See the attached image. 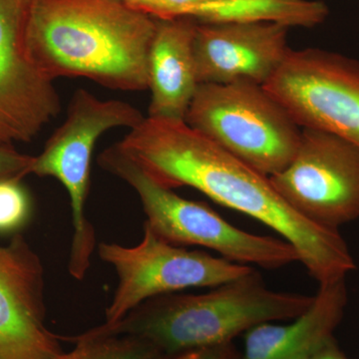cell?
<instances>
[{
    "instance_id": "1",
    "label": "cell",
    "mask_w": 359,
    "mask_h": 359,
    "mask_svg": "<svg viewBox=\"0 0 359 359\" xmlns=\"http://www.w3.org/2000/svg\"><path fill=\"white\" fill-rule=\"evenodd\" d=\"M118 148L166 188L192 187L218 204L257 219L297 250L316 282L346 280L355 269L339 231L294 211L269 177L179 120L145 118Z\"/></svg>"
},
{
    "instance_id": "2",
    "label": "cell",
    "mask_w": 359,
    "mask_h": 359,
    "mask_svg": "<svg viewBox=\"0 0 359 359\" xmlns=\"http://www.w3.org/2000/svg\"><path fill=\"white\" fill-rule=\"evenodd\" d=\"M157 27L150 14L120 0H30L28 57L42 76L85 77L110 89L149 86Z\"/></svg>"
},
{
    "instance_id": "3",
    "label": "cell",
    "mask_w": 359,
    "mask_h": 359,
    "mask_svg": "<svg viewBox=\"0 0 359 359\" xmlns=\"http://www.w3.org/2000/svg\"><path fill=\"white\" fill-rule=\"evenodd\" d=\"M314 297L271 290L252 271L203 294H164L144 302L108 332L147 340L169 355L230 344L256 325L294 320Z\"/></svg>"
},
{
    "instance_id": "4",
    "label": "cell",
    "mask_w": 359,
    "mask_h": 359,
    "mask_svg": "<svg viewBox=\"0 0 359 359\" xmlns=\"http://www.w3.org/2000/svg\"><path fill=\"white\" fill-rule=\"evenodd\" d=\"M98 163L136 191L147 216L144 224L170 244L200 245L233 263L264 269H280L299 262L297 250L287 241L241 230L207 205L177 195L117 145L104 151Z\"/></svg>"
},
{
    "instance_id": "5",
    "label": "cell",
    "mask_w": 359,
    "mask_h": 359,
    "mask_svg": "<svg viewBox=\"0 0 359 359\" xmlns=\"http://www.w3.org/2000/svg\"><path fill=\"white\" fill-rule=\"evenodd\" d=\"M185 122L266 177L290 164L301 141V127L257 84H199Z\"/></svg>"
},
{
    "instance_id": "6",
    "label": "cell",
    "mask_w": 359,
    "mask_h": 359,
    "mask_svg": "<svg viewBox=\"0 0 359 359\" xmlns=\"http://www.w3.org/2000/svg\"><path fill=\"white\" fill-rule=\"evenodd\" d=\"M144 119L140 111L129 103L100 100L87 90H77L71 99L65 123L28 169V175L58 180L69 195L74 233L68 269L76 280L86 275L96 243L95 231L85 212L96 142L108 130L118 127L131 130Z\"/></svg>"
},
{
    "instance_id": "7",
    "label": "cell",
    "mask_w": 359,
    "mask_h": 359,
    "mask_svg": "<svg viewBox=\"0 0 359 359\" xmlns=\"http://www.w3.org/2000/svg\"><path fill=\"white\" fill-rule=\"evenodd\" d=\"M99 257L114 268L118 285L106 309V325H114L144 302L189 287H216L249 275L254 269L172 245L144 224L135 247L101 243Z\"/></svg>"
},
{
    "instance_id": "8",
    "label": "cell",
    "mask_w": 359,
    "mask_h": 359,
    "mask_svg": "<svg viewBox=\"0 0 359 359\" xmlns=\"http://www.w3.org/2000/svg\"><path fill=\"white\" fill-rule=\"evenodd\" d=\"M264 87L301 128L337 135L359 148L358 59L325 49H290Z\"/></svg>"
},
{
    "instance_id": "9",
    "label": "cell",
    "mask_w": 359,
    "mask_h": 359,
    "mask_svg": "<svg viewBox=\"0 0 359 359\" xmlns=\"http://www.w3.org/2000/svg\"><path fill=\"white\" fill-rule=\"evenodd\" d=\"M304 218L327 228L359 219V148L328 132L304 128L289 165L269 177Z\"/></svg>"
},
{
    "instance_id": "10",
    "label": "cell",
    "mask_w": 359,
    "mask_h": 359,
    "mask_svg": "<svg viewBox=\"0 0 359 359\" xmlns=\"http://www.w3.org/2000/svg\"><path fill=\"white\" fill-rule=\"evenodd\" d=\"M30 0H0V143L30 142L60 111L53 82L26 50Z\"/></svg>"
},
{
    "instance_id": "11",
    "label": "cell",
    "mask_w": 359,
    "mask_h": 359,
    "mask_svg": "<svg viewBox=\"0 0 359 359\" xmlns=\"http://www.w3.org/2000/svg\"><path fill=\"white\" fill-rule=\"evenodd\" d=\"M45 318L43 266L15 235L0 245V359H59V337Z\"/></svg>"
},
{
    "instance_id": "12",
    "label": "cell",
    "mask_w": 359,
    "mask_h": 359,
    "mask_svg": "<svg viewBox=\"0 0 359 359\" xmlns=\"http://www.w3.org/2000/svg\"><path fill=\"white\" fill-rule=\"evenodd\" d=\"M287 32L278 23L201 22L194 36L198 82L264 86L290 51Z\"/></svg>"
},
{
    "instance_id": "13",
    "label": "cell",
    "mask_w": 359,
    "mask_h": 359,
    "mask_svg": "<svg viewBox=\"0 0 359 359\" xmlns=\"http://www.w3.org/2000/svg\"><path fill=\"white\" fill-rule=\"evenodd\" d=\"M191 18L158 20L149 54V117L185 121L199 82Z\"/></svg>"
},
{
    "instance_id": "14",
    "label": "cell",
    "mask_w": 359,
    "mask_h": 359,
    "mask_svg": "<svg viewBox=\"0 0 359 359\" xmlns=\"http://www.w3.org/2000/svg\"><path fill=\"white\" fill-rule=\"evenodd\" d=\"M346 304V280L321 283L313 304L292 323H264L248 330L240 359L311 358L334 339Z\"/></svg>"
},
{
    "instance_id": "15",
    "label": "cell",
    "mask_w": 359,
    "mask_h": 359,
    "mask_svg": "<svg viewBox=\"0 0 359 359\" xmlns=\"http://www.w3.org/2000/svg\"><path fill=\"white\" fill-rule=\"evenodd\" d=\"M328 7L318 0H212L188 7L178 18L203 23L271 22L314 27L327 20Z\"/></svg>"
},
{
    "instance_id": "16",
    "label": "cell",
    "mask_w": 359,
    "mask_h": 359,
    "mask_svg": "<svg viewBox=\"0 0 359 359\" xmlns=\"http://www.w3.org/2000/svg\"><path fill=\"white\" fill-rule=\"evenodd\" d=\"M74 348L59 359H158L163 355L157 347L140 337L117 334L101 327L72 339Z\"/></svg>"
},
{
    "instance_id": "17",
    "label": "cell",
    "mask_w": 359,
    "mask_h": 359,
    "mask_svg": "<svg viewBox=\"0 0 359 359\" xmlns=\"http://www.w3.org/2000/svg\"><path fill=\"white\" fill-rule=\"evenodd\" d=\"M21 180L0 179V233L21 230L32 216V199Z\"/></svg>"
},
{
    "instance_id": "18",
    "label": "cell",
    "mask_w": 359,
    "mask_h": 359,
    "mask_svg": "<svg viewBox=\"0 0 359 359\" xmlns=\"http://www.w3.org/2000/svg\"><path fill=\"white\" fill-rule=\"evenodd\" d=\"M33 159L32 156L21 154L11 144L0 143V179L8 177L25 178Z\"/></svg>"
},
{
    "instance_id": "19",
    "label": "cell",
    "mask_w": 359,
    "mask_h": 359,
    "mask_svg": "<svg viewBox=\"0 0 359 359\" xmlns=\"http://www.w3.org/2000/svg\"><path fill=\"white\" fill-rule=\"evenodd\" d=\"M240 355L241 353L233 346V342H230L216 346L162 355L158 359H240Z\"/></svg>"
},
{
    "instance_id": "20",
    "label": "cell",
    "mask_w": 359,
    "mask_h": 359,
    "mask_svg": "<svg viewBox=\"0 0 359 359\" xmlns=\"http://www.w3.org/2000/svg\"><path fill=\"white\" fill-rule=\"evenodd\" d=\"M157 13L155 18L170 20L178 18L180 13L188 7L198 6L212 0H154Z\"/></svg>"
},
{
    "instance_id": "21",
    "label": "cell",
    "mask_w": 359,
    "mask_h": 359,
    "mask_svg": "<svg viewBox=\"0 0 359 359\" xmlns=\"http://www.w3.org/2000/svg\"><path fill=\"white\" fill-rule=\"evenodd\" d=\"M309 359H348L340 351L334 339L330 340L327 344L318 349Z\"/></svg>"
},
{
    "instance_id": "22",
    "label": "cell",
    "mask_w": 359,
    "mask_h": 359,
    "mask_svg": "<svg viewBox=\"0 0 359 359\" xmlns=\"http://www.w3.org/2000/svg\"><path fill=\"white\" fill-rule=\"evenodd\" d=\"M120 1L124 2L125 4L135 9L150 14L153 18H155L157 13L154 0H120Z\"/></svg>"
}]
</instances>
